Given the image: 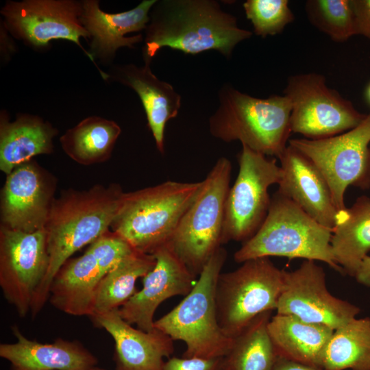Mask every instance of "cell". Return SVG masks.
<instances>
[{"label": "cell", "instance_id": "obj_25", "mask_svg": "<svg viewBox=\"0 0 370 370\" xmlns=\"http://www.w3.org/2000/svg\"><path fill=\"white\" fill-rule=\"evenodd\" d=\"M331 247L336 263L354 277L370 251V198L359 197L350 208L338 212Z\"/></svg>", "mask_w": 370, "mask_h": 370}, {"label": "cell", "instance_id": "obj_5", "mask_svg": "<svg viewBox=\"0 0 370 370\" xmlns=\"http://www.w3.org/2000/svg\"><path fill=\"white\" fill-rule=\"evenodd\" d=\"M332 230L321 225L278 191L258 231L234 255L236 262L280 256L321 261L339 273L331 247Z\"/></svg>", "mask_w": 370, "mask_h": 370}, {"label": "cell", "instance_id": "obj_21", "mask_svg": "<svg viewBox=\"0 0 370 370\" xmlns=\"http://www.w3.org/2000/svg\"><path fill=\"white\" fill-rule=\"evenodd\" d=\"M12 330L16 342L0 345V356L10 362L12 370H90L98 363L77 341L41 343L26 338L16 325Z\"/></svg>", "mask_w": 370, "mask_h": 370}, {"label": "cell", "instance_id": "obj_32", "mask_svg": "<svg viewBox=\"0 0 370 370\" xmlns=\"http://www.w3.org/2000/svg\"><path fill=\"white\" fill-rule=\"evenodd\" d=\"M225 358L172 357L165 361L162 370H223Z\"/></svg>", "mask_w": 370, "mask_h": 370}, {"label": "cell", "instance_id": "obj_35", "mask_svg": "<svg viewBox=\"0 0 370 370\" xmlns=\"http://www.w3.org/2000/svg\"><path fill=\"white\" fill-rule=\"evenodd\" d=\"M356 281L370 288V256H366L360 262L354 276Z\"/></svg>", "mask_w": 370, "mask_h": 370}, {"label": "cell", "instance_id": "obj_6", "mask_svg": "<svg viewBox=\"0 0 370 370\" xmlns=\"http://www.w3.org/2000/svg\"><path fill=\"white\" fill-rule=\"evenodd\" d=\"M227 258L221 247L203 268L190 292L154 327L173 341L186 345L184 357L225 358L234 339L221 329L217 316L216 286Z\"/></svg>", "mask_w": 370, "mask_h": 370}, {"label": "cell", "instance_id": "obj_34", "mask_svg": "<svg viewBox=\"0 0 370 370\" xmlns=\"http://www.w3.org/2000/svg\"><path fill=\"white\" fill-rule=\"evenodd\" d=\"M273 370H322L298 362L278 357Z\"/></svg>", "mask_w": 370, "mask_h": 370}, {"label": "cell", "instance_id": "obj_14", "mask_svg": "<svg viewBox=\"0 0 370 370\" xmlns=\"http://www.w3.org/2000/svg\"><path fill=\"white\" fill-rule=\"evenodd\" d=\"M276 311L334 330L355 318L360 309L332 295L323 269L316 261L305 260L295 270L284 271Z\"/></svg>", "mask_w": 370, "mask_h": 370}, {"label": "cell", "instance_id": "obj_3", "mask_svg": "<svg viewBox=\"0 0 370 370\" xmlns=\"http://www.w3.org/2000/svg\"><path fill=\"white\" fill-rule=\"evenodd\" d=\"M219 99L209 119L212 136L227 143L239 140L254 151L280 158L292 132L291 103L286 95L260 99L223 85Z\"/></svg>", "mask_w": 370, "mask_h": 370}, {"label": "cell", "instance_id": "obj_8", "mask_svg": "<svg viewBox=\"0 0 370 370\" xmlns=\"http://www.w3.org/2000/svg\"><path fill=\"white\" fill-rule=\"evenodd\" d=\"M283 272L269 257H262L220 273L216 286L217 316L227 337L234 339L257 317L276 310Z\"/></svg>", "mask_w": 370, "mask_h": 370}, {"label": "cell", "instance_id": "obj_23", "mask_svg": "<svg viewBox=\"0 0 370 370\" xmlns=\"http://www.w3.org/2000/svg\"><path fill=\"white\" fill-rule=\"evenodd\" d=\"M58 131L42 118L19 114L11 122L5 111L0 116V170L10 174L17 166L36 156L53 151Z\"/></svg>", "mask_w": 370, "mask_h": 370}, {"label": "cell", "instance_id": "obj_9", "mask_svg": "<svg viewBox=\"0 0 370 370\" xmlns=\"http://www.w3.org/2000/svg\"><path fill=\"white\" fill-rule=\"evenodd\" d=\"M370 113L354 128L323 139L293 138L288 145L308 157L326 180L338 211L348 186L370 187Z\"/></svg>", "mask_w": 370, "mask_h": 370}, {"label": "cell", "instance_id": "obj_33", "mask_svg": "<svg viewBox=\"0 0 370 370\" xmlns=\"http://www.w3.org/2000/svg\"><path fill=\"white\" fill-rule=\"evenodd\" d=\"M357 35L370 40V0H352Z\"/></svg>", "mask_w": 370, "mask_h": 370}, {"label": "cell", "instance_id": "obj_29", "mask_svg": "<svg viewBox=\"0 0 370 370\" xmlns=\"http://www.w3.org/2000/svg\"><path fill=\"white\" fill-rule=\"evenodd\" d=\"M272 311L257 317L238 336L225 357L230 370H273L278 358L268 331Z\"/></svg>", "mask_w": 370, "mask_h": 370}, {"label": "cell", "instance_id": "obj_27", "mask_svg": "<svg viewBox=\"0 0 370 370\" xmlns=\"http://www.w3.org/2000/svg\"><path fill=\"white\" fill-rule=\"evenodd\" d=\"M152 254L136 250L123 258L99 282L96 289L92 317L118 309L136 292V282L156 265Z\"/></svg>", "mask_w": 370, "mask_h": 370}, {"label": "cell", "instance_id": "obj_28", "mask_svg": "<svg viewBox=\"0 0 370 370\" xmlns=\"http://www.w3.org/2000/svg\"><path fill=\"white\" fill-rule=\"evenodd\" d=\"M322 370H370V317L334 330L323 352Z\"/></svg>", "mask_w": 370, "mask_h": 370}, {"label": "cell", "instance_id": "obj_1", "mask_svg": "<svg viewBox=\"0 0 370 370\" xmlns=\"http://www.w3.org/2000/svg\"><path fill=\"white\" fill-rule=\"evenodd\" d=\"M125 192L118 184L67 189L55 197L45 225L49 267L31 308L35 317L49 297L51 282L77 251L110 231Z\"/></svg>", "mask_w": 370, "mask_h": 370}, {"label": "cell", "instance_id": "obj_18", "mask_svg": "<svg viewBox=\"0 0 370 370\" xmlns=\"http://www.w3.org/2000/svg\"><path fill=\"white\" fill-rule=\"evenodd\" d=\"M156 1L143 0L132 10L108 13L100 9L99 1H83L80 20L90 34L89 53L93 59L108 64L112 61L119 48H133L135 44L143 41L142 34L125 36L146 29L149 12Z\"/></svg>", "mask_w": 370, "mask_h": 370}, {"label": "cell", "instance_id": "obj_13", "mask_svg": "<svg viewBox=\"0 0 370 370\" xmlns=\"http://www.w3.org/2000/svg\"><path fill=\"white\" fill-rule=\"evenodd\" d=\"M45 229L33 232L0 228V286L5 299L23 318L49 267Z\"/></svg>", "mask_w": 370, "mask_h": 370}, {"label": "cell", "instance_id": "obj_31", "mask_svg": "<svg viewBox=\"0 0 370 370\" xmlns=\"http://www.w3.org/2000/svg\"><path fill=\"white\" fill-rule=\"evenodd\" d=\"M243 8L255 34L262 37L280 34L295 18L287 0H247Z\"/></svg>", "mask_w": 370, "mask_h": 370}, {"label": "cell", "instance_id": "obj_16", "mask_svg": "<svg viewBox=\"0 0 370 370\" xmlns=\"http://www.w3.org/2000/svg\"><path fill=\"white\" fill-rule=\"evenodd\" d=\"M152 255L156 263L143 278V288L119 308L126 322L145 332L156 329L153 315L159 305L171 297L187 295L196 277L167 245Z\"/></svg>", "mask_w": 370, "mask_h": 370}, {"label": "cell", "instance_id": "obj_20", "mask_svg": "<svg viewBox=\"0 0 370 370\" xmlns=\"http://www.w3.org/2000/svg\"><path fill=\"white\" fill-rule=\"evenodd\" d=\"M144 60L145 64L140 66L133 64L116 66L108 75L138 94L156 147L163 153L165 125L177 115L181 96L171 84L160 80L153 73L150 68L151 60L144 58Z\"/></svg>", "mask_w": 370, "mask_h": 370}, {"label": "cell", "instance_id": "obj_37", "mask_svg": "<svg viewBox=\"0 0 370 370\" xmlns=\"http://www.w3.org/2000/svg\"><path fill=\"white\" fill-rule=\"evenodd\" d=\"M223 370H230L227 367H226L225 362V367H224V368L223 369Z\"/></svg>", "mask_w": 370, "mask_h": 370}, {"label": "cell", "instance_id": "obj_22", "mask_svg": "<svg viewBox=\"0 0 370 370\" xmlns=\"http://www.w3.org/2000/svg\"><path fill=\"white\" fill-rule=\"evenodd\" d=\"M105 274L88 247L79 257L69 259L54 276L49 301L68 314L90 317L97 286Z\"/></svg>", "mask_w": 370, "mask_h": 370}, {"label": "cell", "instance_id": "obj_10", "mask_svg": "<svg viewBox=\"0 0 370 370\" xmlns=\"http://www.w3.org/2000/svg\"><path fill=\"white\" fill-rule=\"evenodd\" d=\"M238 164L237 177L225 201L222 244L245 242L258 231L269 209V188L278 184L281 178L275 158H268L245 145H242Z\"/></svg>", "mask_w": 370, "mask_h": 370}, {"label": "cell", "instance_id": "obj_36", "mask_svg": "<svg viewBox=\"0 0 370 370\" xmlns=\"http://www.w3.org/2000/svg\"><path fill=\"white\" fill-rule=\"evenodd\" d=\"M90 370H105V369L99 368L97 367H95L92 368Z\"/></svg>", "mask_w": 370, "mask_h": 370}, {"label": "cell", "instance_id": "obj_26", "mask_svg": "<svg viewBox=\"0 0 370 370\" xmlns=\"http://www.w3.org/2000/svg\"><path fill=\"white\" fill-rule=\"evenodd\" d=\"M121 132L114 121L97 116L84 119L60 138L63 151L82 165L107 161Z\"/></svg>", "mask_w": 370, "mask_h": 370}, {"label": "cell", "instance_id": "obj_2", "mask_svg": "<svg viewBox=\"0 0 370 370\" xmlns=\"http://www.w3.org/2000/svg\"><path fill=\"white\" fill-rule=\"evenodd\" d=\"M251 36L216 1H157L145 29L144 58L151 60L163 47L189 54L217 50L229 58L237 44Z\"/></svg>", "mask_w": 370, "mask_h": 370}, {"label": "cell", "instance_id": "obj_4", "mask_svg": "<svg viewBox=\"0 0 370 370\" xmlns=\"http://www.w3.org/2000/svg\"><path fill=\"white\" fill-rule=\"evenodd\" d=\"M201 185L166 181L125 193L110 227L135 250L153 254L169 243Z\"/></svg>", "mask_w": 370, "mask_h": 370}, {"label": "cell", "instance_id": "obj_24", "mask_svg": "<svg viewBox=\"0 0 370 370\" xmlns=\"http://www.w3.org/2000/svg\"><path fill=\"white\" fill-rule=\"evenodd\" d=\"M268 331L278 357L321 369L323 354L334 330L277 313L271 316Z\"/></svg>", "mask_w": 370, "mask_h": 370}, {"label": "cell", "instance_id": "obj_12", "mask_svg": "<svg viewBox=\"0 0 370 370\" xmlns=\"http://www.w3.org/2000/svg\"><path fill=\"white\" fill-rule=\"evenodd\" d=\"M82 1L75 0L8 1L1 10L4 26L13 36L30 47L40 49L53 40L74 42L94 63L80 38H90L80 18Z\"/></svg>", "mask_w": 370, "mask_h": 370}, {"label": "cell", "instance_id": "obj_11", "mask_svg": "<svg viewBox=\"0 0 370 370\" xmlns=\"http://www.w3.org/2000/svg\"><path fill=\"white\" fill-rule=\"evenodd\" d=\"M284 94L291 103V132L308 139H323L345 132L366 116L329 88L324 76L318 73L291 76Z\"/></svg>", "mask_w": 370, "mask_h": 370}, {"label": "cell", "instance_id": "obj_30", "mask_svg": "<svg viewBox=\"0 0 370 370\" xmlns=\"http://www.w3.org/2000/svg\"><path fill=\"white\" fill-rule=\"evenodd\" d=\"M306 11L310 23L336 42L357 35L352 0H309Z\"/></svg>", "mask_w": 370, "mask_h": 370}, {"label": "cell", "instance_id": "obj_15", "mask_svg": "<svg viewBox=\"0 0 370 370\" xmlns=\"http://www.w3.org/2000/svg\"><path fill=\"white\" fill-rule=\"evenodd\" d=\"M56 186V178L34 160L17 166L1 190V226L25 232L45 229Z\"/></svg>", "mask_w": 370, "mask_h": 370}, {"label": "cell", "instance_id": "obj_17", "mask_svg": "<svg viewBox=\"0 0 370 370\" xmlns=\"http://www.w3.org/2000/svg\"><path fill=\"white\" fill-rule=\"evenodd\" d=\"M279 160L281 178L278 192L295 202L319 223L332 230L338 211L330 186L319 169L290 145Z\"/></svg>", "mask_w": 370, "mask_h": 370}, {"label": "cell", "instance_id": "obj_7", "mask_svg": "<svg viewBox=\"0 0 370 370\" xmlns=\"http://www.w3.org/2000/svg\"><path fill=\"white\" fill-rule=\"evenodd\" d=\"M231 171L227 158L218 159L166 245L195 276L221 247Z\"/></svg>", "mask_w": 370, "mask_h": 370}, {"label": "cell", "instance_id": "obj_19", "mask_svg": "<svg viewBox=\"0 0 370 370\" xmlns=\"http://www.w3.org/2000/svg\"><path fill=\"white\" fill-rule=\"evenodd\" d=\"M90 318L114 339L116 370H162L164 358L174 352L171 337L157 328L145 332L133 328L121 317L119 308Z\"/></svg>", "mask_w": 370, "mask_h": 370}]
</instances>
